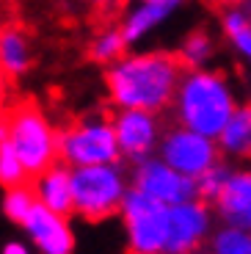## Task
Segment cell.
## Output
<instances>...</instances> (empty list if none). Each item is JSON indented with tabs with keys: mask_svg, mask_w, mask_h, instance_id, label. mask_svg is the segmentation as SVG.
<instances>
[{
	"mask_svg": "<svg viewBox=\"0 0 251 254\" xmlns=\"http://www.w3.org/2000/svg\"><path fill=\"white\" fill-rule=\"evenodd\" d=\"M182 69L185 66L180 64L177 53H125L122 58L108 64V100L113 108H141L152 114H166L171 108Z\"/></svg>",
	"mask_w": 251,
	"mask_h": 254,
	"instance_id": "6da1fadb",
	"label": "cell"
},
{
	"mask_svg": "<svg viewBox=\"0 0 251 254\" xmlns=\"http://www.w3.org/2000/svg\"><path fill=\"white\" fill-rule=\"evenodd\" d=\"M235 108H238V94L229 77L213 66H196V69H182L169 111L174 114V125L190 127L196 133L215 138Z\"/></svg>",
	"mask_w": 251,
	"mask_h": 254,
	"instance_id": "7a4b0ae2",
	"label": "cell"
},
{
	"mask_svg": "<svg viewBox=\"0 0 251 254\" xmlns=\"http://www.w3.org/2000/svg\"><path fill=\"white\" fill-rule=\"evenodd\" d=\"M72 216L83 221H105L119 213V204L130 188V172L122 160L94 166H69Z\"/></svg>",
	"mask_w": 251,
	"mask_h": 254,
	"instance_id": "3957f363",
	"label": "cell"
},
{
	"mask_svg": "<svg viewBox=\"0 0 251 254\" xmlns=\"http://www.w3.org/2000/svg\"><path fill=\"white\" fill-rule=\"evenodd\" d=\"M8 144L19 155L28 177L44 172L58 160V130L31 102L8 111Z\"/></svg>",
	"mask_w": 251,
	"mask_h": 254,
	"instance_id": "277c9868",
	"label": "cell"
},
{
	"mask_svg": "<svg viewBox=\"0 0 251 254\" xmlns=\"http://www.w3.org/2000/svg\"><path fill=\"white\" fill-rule=\"evenodd\" d=\"M58 160L66 166H94L122 160L111 119L86 116L58 130Z\"/></svg>",
	"mask_w": 251,
	"mask_h": 254,
	"instance_id": "5b68a950",
	"label": "cell"
},
{
	"mask_svg": "<svg viewBox=\"0 0 251 254\" xmlns=\"http://www.w3.org/2000/svg\"><path fill=\"white\" fill-rule=\"evenodd\" d=\"M122 227H125L127 249L135 254H163L166 246V216L169 204L141 193L138 188H127L119 204Z\"/></svg>",
	"mask_w": 251,
	"mask_h": 254,
	"instance_id": "8992f818",
	"label": "cell"
},
{
	"mask_svg": "<svg viewBox=\"0 0 251 254\" xmlns=\"http://www.w3.org/2000/svg\"><path fill=\"white\" fill-rule=\"evenodd\" d=\"M215 227V213L210 202L193 196L169 204L166 216V246L163 254H193L201 252Z\"/></svg>",
	"mask_w": 251,
	"mask_h": 254,
	"instance_id": "52a82bcc",
	"label": "cell"
},
{
	"mask_svg": "<svg viewBox=\"0 0 251 254\" xmlns=\"http://www.w3.org/2000/svg\"><path fill=\"white\" fill-rule=\"evenodd\" d=\"M155 155L160 160H166L171 169L188 174V177H199L207 166H213L221 158L215 138H210L204 133H196V130L182 127V125L163 130Z\"/></svg>",
	"mask_w": 251,
	"mask_h": 254,
	"instance_id": "ba28073f",
	"label": "cell"
},
{
	"mask_svg": "<svg viewBox=\"0 0 251 254\" xmlns=\"http://www.w3.org/2000/svg\"><path fill=\"white\" fill-rule=\"evenodd\" d=\"M111 127L116 135L122 163H138V160L155 155L157 141L163 135L160 114L141 108H116L111 116Z\"/></svg>",
	"mask_w": 251,
	"mask_h": 254,
	"instance_id": "9c48e42d",
	"label": "cell"
},
{
	"mask_svg": "<svg viewBox=\"0 0 251 254\" xmlns=\"http://www.w3.org/2000/svg\"><path fill=\"white\" fill-rule=\"evenodd\" d=\"M130 185L138 188L141 193H146V196L163 202V204H177V202H185V199L196 196L193 177L171 169V166L166 163V160H160L157 155H149V158L132 163Z\"/></svg>",
	"mask_w": 251,
	"mask_h": 254,
	"instance_id": "30bf717a",
	"label": "cell"
},
{
	"mask_svg": "<svg viewBox=\"0 0 251 254\" xmlns=\"http://www.w3.org/2000/svg\"><path fill=\"white\" fill-rule=\"evenodd\" d=\"M19 227L25 229V238L31 241V249L42 254H72L77 246L75 229L69 224V216H61L56 210L33 202L28 216Z\"/></svg>",
	"mask_w": 251,
	"mask_h": 254,
	"instance_id": "8fae6325",
	"label": "cell"
},
{
	"mask_svg": "<svg viewBox=\"0 0 251 254\" xmlns=\"http://www.w3.org/2000/svg\"><path fill=\"white\" fill-rule=\"evenodd\" d=\"M210 207L215 213V221L251 229V166H232Z\"/></svg>",
	"mask_w": 251,
	"mask_h": 254,
	"instance_id": "7c38bea8",
	"label": "cell"
},
{
	"mask_svg": "<svg viewBox=\"0 0 251 254\" xmlns=\"http://www.w3.org/2000/svg\"><path fill=\"white\" fill-rule=\"evenodd\" d=\"M185 0H135V6L125 14L122 19V36L127 39V45H138L149 36L152 31L169 22V17L182 6Z\"/></svg>",
	"mask_w": 251,
	"mask_h": 254,
	"instance_id": "4fadbf2b",
	"label": "cell"
},
{
	"mask_svg": "<svg viewBox=\"0 0 251 254\" xmlns=\"http://www.w3.org/2000/svg\"><path fill=\"white\" fill-rule=\"evenodd\" d=\"M33 196L39 204L56 210L61 216H72V183H69V166L56 160L44 172L33 174Z\"/></svg>",
	"mask_w": 251,
	"mask_h": 254,
	"instance_id": "5bb4252c",
	"label": "cell"
},
{
	"mask_svg": "<svg viewBox=\"0 0 251 254\" xmlns=\"http://www.w3.org/2000/svg\"><path fill=\"white\" fill-rule=\"evenodd\" d=\"M221 158L226 160H251V102H238V108L215 135Z\"/></svg>",
	"mask_w": 251,
	"mask_h": 254,
	"instance_id": "9a60e30c",
	"label": "cell"
},
{
	"mask_svg": "<svg viewBox=\"0 0 251 254\" xmlns=\"http://www.w3.org/2000/svg\"><path fill=\"white\" fill-rule=\"evenodd\" d=\"M0 66L8 77H22L33 66V45L31 36L19 25L0 28Z\"/></svg>",
	"mask_w": 251,
	"mask_h": 254,
	"instance_id": "2e32d148",
	"label": "cell"
},
{
	"mask_svg": "<svg viewBox=\"0 0 251 254\" xmlns=\"http://www.w3.org/2000/svg\"><path fill=\"white\" fill-rule=\"evenodd\" d=\"M215 39L207 28H196L188 36L182 39L180 50H177V58L185 69H196V66H210L215 58Z\"/></svg>",
	"mask_w": 251,
	"mask_h": 254,
	"instance_id": "e0dca14e",
	"label": "cell"
},
{
	"mask_svg": "<svg viewBox=\"0 0 251 254\" xmlns=\"http://www.w3.org/2000/svg\"><path fill=\"white\" fill-rule=\"evenodd\" d=\"M204 249L213 254H251V229L215 221Z\"/></svg>",
	"mask_w": 251,
	"mask_h": 254,
	"instance_id": "ac0fdd59",
	"label": "cell"
},
{
	"mask_svg": "<svg viewBox=\"0 0 251 254\" xmlns=\"http://www.w3.org/2000/svg\"><path fill=\"white\" fill-rule=\"evenodd\" d=\"M221 31H224L226 42L235 47V53L251 66V17L249 14L238 11V8L224 11V17H221Z\"/></svg>",
	"mask_w": 251,
	"mask_h": 254,
	"instance_id": "d6986e66",
	"label": "cell"
},
{
	"mask_svg": "<svg viewBox=\"0 0 251 254\" xmlns=\"http://www.w3.org/2000/svg\"><path fill=\"white\" fill-rule=\"evenodd\" d=\"M127 39L122 36L119 25L116 28H102L100 33H94V39H91V45H88V56H91V61L97 64H113L116 58H122L127 53Z\"/></svg>",
	"mask_w": 251,
	"mask_h": 254,
	"instance_id": "ffe728a7",
	"label": "cell"
},
{
	"mask_svg": "<svg viewBox=\"0 0 251 254\" xmlns=\"http://www.w3.org/2000/svg\"><path fill=\"white\" fill-rule=\"evenodd\" d=\"M229 172H232V160H226V158H218L213 166H207L199 177H193L196 196L204 199V202H213V199L218 196L221 185L226 183V177H229Z\"/></svg>",
	"mask_w": 251,
	"mask_h": 254,
	"instance_id": "44dd1931",
	"label": "cell"
},
{
	"mask_svg": "<svg viewBox=\"0 0 251 254\" xmlns=\"http://www.w3.org/2000/svg\"><path fill=\"white\" fill-rule=\"evenodd\" d=\"M36 196H33V188L25 183L11 185V188H3V216L14 224H22V218L28 216V210L33 207Z\"/></svg>",
	"mask_w": 251,
	"mask_h": 254,
	"instance_id": "7402d4cb",
	"label": "cell"
},
{
	"mask_svg": "<svg viewBox=\"0 0 251 254\" xmlns=\"http://www.w3.org/2000/svg\"><path fill=\"white\" fill-rule=\"evenodd\" d=\"M28 180V172L19 155L14 152V146L6 141H0V188H11V185H19Z\"/></svg>",
	"mask_w": 251,
	"mask_h": 254,
	"instance_id": "603a6c76",
	"label": "cell"
},
{
	"mask_svg": "<svg viewBox=\"0 0 251 254\" xmlns=\"http://www.w3.org/2000/svg\"><path fill=\"white\" fill-rule=\"evenodd\" d=\"M3 254H31V243L8 241V243H3Z\"/></svg>",
	"mask_w": 251,
	"mask_h": 254,
	"instance_id": "cb8c5ba5",
	"label": "cell"
},
{
	"mask_svg": "<svg viewBox=\"0 0 251 254\" xmlns=\"http://www.w3.org/2000/svg\"><path fill=\"white\" fill-rule=\"evenodd\" d=\"M8 138V111L0 108V141Z\"/></svg>",
	"mask_w": 251,
	"mask_h": 254,
	"instance_id": "d4e9b609",
	"label": "cell"
},
{
	"mask_svg": "<svg viewBox=\"0 0 251 254\" xmlns=\"http://www.w3.org/2000/svg\"><path fill=\"white\" fill-rule=\"evenodd\" d=\"M6 80H8V75L3 72V66H0V97H3V91H6Z\"/></svg>",
	"mask_w": 251,
	"mask_h": 254,
	"instance_id": "484cf974",
	"label": "cell"
},
{
	"mask_svg": "<svg viewBox=\"0 0 251 254\" xmlns=\"http://www.w3.org/2000/svg\"><path fill=\"white\" fill-rule=\"evenodd\" d=\"M88 3H91V6H111L113 0H88Z\"/></svg>",
	"mask_w": 251,
	"mask_h": 254,
	"instance_id": "4316f807",
	"label": "cell"
}]
</instances>
